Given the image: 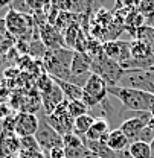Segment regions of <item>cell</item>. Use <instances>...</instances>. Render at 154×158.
Segmentation results:
<instances>
[{"label":"cell","mask_w":154,"mask_h":158,"mask_svg":"<svg viewBox=\"0 0 154 158\" xmlns=\"http://www.w3.org/2000/svg\"><path fill=\"white\" fill-rule=\"evenodd\" d=\"M108 96L121 102L125 110L130 111H148L154 106V94L133 88H122L117 85H108Z\"/></svg>","instance_id":"6da1fadb"},{"label":"cell","mask_w":154,"mask_h":158,"mask_svg":"<svg viewBox=\"0 0 154 158\" xmlns=\"http://www.w3.org/2000/svg\"><path fill=\"white\" fill-rule=\"evenodd\" d=\"M73 52L70 47H61L55 50H49L44 55V67L47 70V75L54 79L59 81H69L72 76L70 67H72V58Z\"/></svg>","instance_id":"7a4b0ae2"},{"label":"cell","mask_w":154,"mask_h":158,"mask_svg":"<svg viewBox=\"0 0 154 158\" xmlns=\"http://www.w3.org/2000/svg\"><path fill=\"white\" fill-rule=\"evenodd\" d=\"M92 73L99 75L108 85H117L124 76L125 70L116 61L107 58L105 55L101 53L92 58Z\"/></svg>","instance_id":"3957f363"},{"label":"cell","mask_w":154,"mask_h":158,"mask_svg":"<svg viewBox=\"0 0 154 158\" xmlns=\"http://www.w3.org/2000/svg\"><path fill=\"white\" fill-rule=\"evenodd\" d=\"M38 129L35 132V138H37L40 148H41V152L44 155H47L55 148H64L63 135H59L57 131L47 123L44 111H41L38 114Z\"/></svg>","instance_id":"277c9868"},{"label":"cell","mask_w":154,"mask_h":158,"mask_svg":"<svg viewBox=\"0 0 154 158\" xmlns=\"http://www.w3.org/2000/svg\"><path fill=\"white\" fill-rule=\"evenodd\" d=\"M5 27L15 37L24 38V35H31V27H32V19L29 15L20 14L14 9H9L5 15Z\"/></svg>","instance_id":"5b68a950"},{"label":"cell","mask_w":154,"mask_h":158,"mask_svg":"<svg viewBox=\"0 0 154 158\" xmlns=\"http://www.w3.org/2000/svg\"><path fill=\"white\" fill-rule=\"evenodd\" d=\"M38 116L31 113H19L15 116V129L14 134L19 138L35 135L38 129Z\"/></svg>","instance_id":"8992f818"},{"label":"cell","mask_w":154,"mask_h":158,"mask_svg":"<svg viewBox=\"0 0 154 158\" xmlns=\"http://www.w3.org/2000/svg\"><path fill=\"white\" fill-rule=\"evenodd\" d=\"M84 93L89 94L92 99H95L98 103H102L108 98V84L96 73H92L84 87Z\"/></svg>","instance_id":"52a82bcc"},{"label":"cell","mask_w":154,"mask_h":158,"mask_svg":"<svg viewBox=\"0 0 154 158\" xmlns=\"http://www.w3.org/2000/svg\"><path fill=\"white\" fill-rule=\"evenodd\" d=\"M20 152V140L14 132H0V158H14Z\"/></svg>","instance_id":"ba28073f"},{"label":"cell","mask_w":154,"mask_h":158,"mask_svg":"<svg viewBox=\"0 0 154 158\" xmlns=\"http://www.w3.org/2000/svg\"><path fill=\"white\" fill-rule=\"evenodd\" d=\"M72 76H81L86 73H92V56L87 52H73L72 67H70Z\"/></svg>","instance_id":"9c48e42d"},{"label":"cell","mask_w":154,"mask_h":158,"mask_svg":"<svg viewBox=\"0 0 154 158\" xmlns=\"http://www.w3.org/2000/svg\"><path fill=\"white\" fill-rule=\"evenodd\" d=\"M40 34H41V41L46 47H49V50H55L61 49L64 41L63 37L57 32V29L51 24H40Z\"/></svg>","instance_id":"30bf717a"},{"label":"cell","mask_w":154,"mask_h":158,"mask_svg":"<svg viewBox=\"0 0 154 158\" xmlns=\"http://www.w3.org/2000/svg\"><path fill=\"white\" fill-rule=\"evenodd\" d=\"M82 143L84 146L87 148L89 152H92L93 155H96L98 158H119V154L112 151L107 143H102V141H90V140H86L82 137Z\"/></svg>","instance_id":"8fae6325"},{"label":"cell","mask_w":154,"mask_h":158,"mask_svg":"<svg viewBox=\"0 0 154 158\" xmlns=\"http://www.w3.org/2000/svg\"><path fill=\"white\" fill-rule=\"evenodd\" d=\"M107 146L112 151L119 154V152H124V151L128 149L130 141H128V138L124 135V132L119 128H116V129H112L108 132V135H107Z\"/></svg>","instance_id":"7c38bea8"},{"label":"cell","mask_w":154,"mask_h":158,"mask_svg":"<svg viewBox=\"0 0 154 158\" xmlns=\"http://www.w3.org/2000/svg\"><path fill=\"white\" fill-rule=\"evenodd\" d=\"M54 81L59 85L64 98L67 99L69 102H81L82 100V96H84V90L82 88H79V87L67 82V81H59V79H54Z\"/></svg>","instance_id":"4fadbf2b"},{"label":"cell","mask_w":154,"mask_h":158,"mask_svg":"<svg viewBox=\"0 0 154 158\" xmlns=\"http://www.w3.org/2000/svg\"><path fill=\"white\" fill-rule=\"evenodd\" d=\"M110 132V123L105 118H96L95 123L92 125V128L89 129V132L86 134V140L90 141H99L105 134Z\"/></svg>","instance_id":"5bb4252c"},{"label":"cell","mask_w":154,"mask_h":158,"mask_svg":"<svg viewBox=\"0 0 154 158\" xmlns=\"http://www.w3.org/2000/svg\"><path fill=\"white\" fill-rule=\"evenodd\" d=\"M96 118L92 114H84L81 117L75 118V126H73V134H77L78 137H86V134L89 132V129L92 128V125L95 123Z\"/></svg>","instance_id":"9a60e30c"},{"label":"cell","mask_w":154,"mask_h":158,"mask_svg":"<svg viewBox=\"0 0 154 158\" xmlns=\"http://www.w3.org/2000/svg\"><path fill=\"white\" fill-rule=\"evenodd\" d=\"M128 154L131 158H153L151 154V144L143 141H133L128 146Z\"/></svg>","instance_id":"2e32d148"},{"label":"cell","mask_w":154,"mask_h":158,"mask_svg":"<svg viewBox=\"0 0 154 158\" xmlns=\"http://www.w3.org/2000/svg\"><path fill=\"white\" fill-rule=\"evenodd\" d=\"M19 140H20V152H41V148H40L35 135L23 137L19 138Z\"/></svg>","instance_id":"e0dca14e"},{"label":"cell","mask_w":154,"mask_h":158,"mask_svg":"<svg viewBox=\"0 0 154 158\" xmlns=\"http://www.w3.org/2000/svg\"><path fill=\"white\" fill-rule=\"evenodd\" d=\"M137 40L145 41L147 44H150L154 49V27L153 26H142L137 31Z\"/></svg>","instance_id":"ac0fdd59"},{"label":"cell","mask_w":154,"mask_h":158,"mask_svg":"<svg viewBox=\"0 0 154 158\" xmlns=\"http://www.w3.org/2000/svg\"><path fill=\"white\" fill-rule=\"evenodd\" d=\"M69 114L73 118H78L84 114H89V108L82 102H69Z\"/></svg>","instance_id":"d6986e66"},{"label":"cell","mask_w":154,"mask_h":158,"mask_svg":"<svg viewBox=\"0 0 154 158\" xmlns=\"http://www.w3.org/2000/svg\"><path fill=\"white\" fill-rule=\"evenodd\" d=\"M63 144H64V148H86L82 143V138L78 137L73 132L63 135Z\"/></svg>","instance_id":"ffe728a7"},{"label":"cell","mask_w":154,"mask_h":158,"mask_svg":"<svg viewBox=\"0 0 154 158\" xmlns=\"http://www.w3.org/2000/svg\"><path fill=\"white\" fill-rule=\"evenodd\" d=\"M139 14H142V17L147 20L154 19V3L153 2H142L139 3Z\"/></svg>","instance_id":"44dd1931"},{"label":"cell","mask_w":154,"mask_h":158,"mask_svg":"<svg viewBox=\"0 0 154 158\" xmlns=\"http://www.w3.org/2000/svg\"><path fill=\"white\" fill-rule=\"evenodd\" d=\"M154 140V129H151L148 125L140 131V134L137 135V140L136 141H143V143H148V144H151Z\"/></svg>","instance_id":"7402d4cb"},{"label":"cell","mask_w":154,"mask_h":158,"mask_svg":"<svg viewBox=\"0 0 154 158\" xmlns=\"http://www.w3.org/2000/svg\"><path fill=\"white\" fill-rule=\"evenodd\" d=\"M87 154V148H64L66 158H82Z\"/></svg>","instance_id":"603a6c76"},{"label":"cell","mask_w":154,"mask_h":158,"mask_svg":"<svg viewBox=\"0 0 154 158\" xmlns=\"http://www.w3.org/2000/svg\"><path fill=\"white\" fill-rule=\"evenodd\" d=\"M46 157L47 158H66V155H64V148H55V149H52Z\"/></svg>","instance_id":"cb8c5ba5"},{"label":"cell","mask_w":154,"mask_h":158,"mask_svg":"<svg viewBox=\"0 0 154 158\" xmlns=\"http://www.w3.org/2000/svg\"><path fill=\"white\" fill-rule=\"evenodd\" d=\"M23 158H47L43 152H19Z\"/></svg>","instance_id":"d4e9b609"},{"label":"cell","mask_w":154,"mask_h":158,"mask_svg":"<svg viewBox=\"0 0 154 158\" xmlns=\"http://www.w3.org/2000/svg\"><path fill=\"white\" fill-rule=\"evenodd\" d=\"M119 158H131V155L128 154V149L124 151V152H119Z\"/></svg>","instance_id":"484cf974"},{"label":"cell","mask_w":154,"mask_h":158,"mask_svg":"<svg viewBox=\"0 0 154 158\" xmlns=\"http://www.w3.org/2000/svg\"><path fill=\"white\" fill-rule=\"evenodd\" d=\"M82 158H98V157H96V155H93L92 152H89V151H87V154H86Z\"/></svg>","instance_id":"4316f807"},{"label":"cell","mask_w":154,"mask_h":158,"mask_svg":"<svg viewBox=\"0 0 154 158\" xmlns=\"http://www.w3.org/2000/svg\"><path fill=\"white\" fill-rule=\"evenodd\" d=\"M151 154H153V158H154V140H153V143H151Z\"/></svg>","instance_id":"83f0119b"}]
</instances>
